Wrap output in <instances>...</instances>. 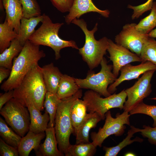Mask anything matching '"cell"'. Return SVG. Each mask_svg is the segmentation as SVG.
<instances>
[{"mask_svg":"<svg viewBox=\"0 0 156 156\" xmlns=\"http://www.w3.org/2000/svg\"><path fill=\"white\" fill-rule=\"evenodd\" d=\"M45 55L43 51L40 49V45L27 40L14 59L10 75L1 85V89L7 92L17 88L31 69Z\"/></svg>","mask_w":156,"mask_h":156,"instance_id":"cell-1","label":"cell"},{"mask_svg":"<svg viewBox=\"0 0 156 156\" xmlns=\"http://www.w3.org/2000/svg\"><path fill=\"white\" fill-rule=\"evenodd\" d=\"M14 98L25 106L31 101L40 111L44 107V101L47 91L41 71L38 64L32 67L25 76L19 85L14 90Z\"/></svg>","mask_w":156,"mask_h":156,"instance_id":"cell-2","label":"cell"},{"mask_svg":"<svg viewBox=\"0 0 156 156\" xmlns=\"http://www.w3.org/2000/svg\"><path fill=\"white\" fill-rule=\"evenodd\" d=\"M43 14L41 25L35 30L29 40L35 44L51 48L54 51L56 60L60 58V51L63 48L71 47L79 50L74 41L64 40L58 36L59 30L63 23H54L48 15L45 13Z\"/></svg>","mask_w":156,"mask_h":156,"instance_id":"cell-3","label":"cell"},{"mask_svg":"<svg viewBox=\"0 0 156 156\" xmlns=\"http://www.w3.org/2000/svg\"><path fill=\"white\" fill-rule=\"evenodd\" d=\"M71 23L79 27L85 35V44L83 47L79 49V53L92 70L100 64L106 54L109 39L104 37L98 40L95 39L94 35L98 29L97 23L92 30H89L86 23L83 19L75 18Z\"/></svg>","mask_w":156,"mask_h":156,"instance_id":"cell-4","label":"cell"},{"mask_svg":"<svg viewBox=\"0 0 156 156\" xmlns=\"http://www.w3.org/2000/svg\"><path fill=\"white\" fill-rule=\"evenodd\" d=\"M82 96V90L80 89L72 96L61 100L58 104L54 128L58 148L64 155L70 144V136L73 133L70 114L71 107L75 101Z\"/></svg>","mask_w":156,"mask_h":156,"instance_id":"cell-5","label":"cell"},{"mask_svg":"<svg viewBox=\"0 0 156 156\" xmlns=\"http://www.w3.org/2000/svg\"><path fill=\"white\" fill-rule=\"evenodd\" d=\"M101 68L100 71L95 73L92 71H89L84 79L75 78L76 81L80 89H89L94 91L105 97L112 94L108 90V86L117 79L112 72V65L108 64L104 57L100 64Z\"/></svg>","mask_w":156,"mask_h":156,"instance_id":"cell-6","label":"cell"},{"mask_svg":"<svg viewBox=\"0 0 156 156\" xmlns=\"http://www.w3.org/2000/svg\"><path fill=\"white\" fill-rule=\"evenodd\" d=\"M5 121L21 137L29 131L30 117L27 108L13 98L0 110Z\"/></svg>","mask_w":156,"mask_h":156,"instance_id":"cell-7","label":"cell"},{"mask_svg":"<svg viewBox=\"0 0 156 156\" xmlns=\"http://www.w3.org/2000/svg\"><path fill=\"white\" fill-rule=\"evenodd\" d=\"M97 92L90 90L84 93L83 100L86 102L88 113L96 112L102 118H105V115L109 109L115 108L123 109L127 97L125 90L118 94L116 93L109 96L103 98Z\"/></svg>","mask_w":156,"mask_h":156,"instance_id":"cell-8","label":"cell"},{"mask_svg":"<svg viewBox=\"0 0 156 156\" xmlns=\"http://www.w3.org/2000/svg\"><path fill=\"white\" fill-rule=\"evenodd\" d=\"M130 115L128 112L124 111L121 114L117 113L114 118L112 116L110 111H108L105 115V120L103 127H100L97 132L91 133L92 142L96 147H101L104 140L110 135H122L126 128L125 125H130Z\"/></svg>","mask_w":156,"mask_h":156,"instance_id":"cell-9","label":"cell"},{"mask_svg":"<svg viewBox=\"0 0 156 156\" xmlns=\"http://www.w3.org/2000/svg\"><path fill=\"white\" fill-rule=\"evenodd\" d=\"M155 71L151 70L145 72L132 86L125 90L127 99L124 104V111L129 112L150 95L152 91L151 82Z\"/></svg>","mask_w":156,"mask_h":156,"instance_id":"cell-10","label":"cell"},{"mask_svg":"<svg viewBox=\"0 0 156 156\" xmlns=\"http://www.w3.org/2000/svg\"><path fill=\"white\" fill-rule=\"evenodd\" d=\"M137 24L127 23L115 38L116 43L121 45L140 56L142 47L149 37L148 34H143L135 28Z\"/></svg>","mask_w":156,"mask_h":156,"instance_id":"cell-11","label":"cell"},{"mask_svg":"<svg viewBox=\"0 0 156 156\" xmlns=\"http://www.w3.org/2000/svg\"><path fill=\"white\" fill-rule=\"evenodd\" d=\"M107 51L109 54L110 60L113 63L112 72L116 77L123 66L131 62H142L140 56L110 39H108Z\"/></svg>","mask_w":156,"mask_h":156,"instance_id":"cell-12","label":"cell"},{"mask_svg":"<svg viewBox=\"0 0 156 156\" xmlns=\"http://www.w3.org/2000/svg\"><path fill=\"white\" fill-rule=\"evenodd\" d=\"M156 70V66L151 62H142L136 66L128 64L120 69V75L118 78L108 88V90L111 94L117 90L116 87L124 81L130 80L138 78L141 74L151 70Z\"/></svg>","mask_w":156,"mask_h":156,"instance_id":"cell-13","label":"cell"},{"mask_svg":"<svg viewBox=\"0 0 156 156\" xmlns=\"http://www.w3.org/2000/svg\"><path fill=\"white\" fill-rule=\"evenodd\" d=\"M91 12H97L105 18L110 14L108 10H102L97 8L92 0H74L69 14L65 16V22L69 24L75 18L79 19L83 14Z\"/></svg>","mask_w":156,"mask_h":156,"instance_id":"cell-14","label":"cell"},{"mask_svg":"<svg viewBox=\"0 0 156 156\" xmlns=\"http://www.w3.org/2000/svg\"><path fill=\"white\" fill-rule=\"evenodd\" d=\"M29 111L30 123L29 131L38 134L45 131L49 121V114L45 110L43 114L31 101H28L25 105Z\"/></svg>","mask_w":156,"mask_h":156,"instance_id":"cell-15","label":"cell"},{"mask_svg":"<svg viewBox=\"0 0 156 156\" xmlns=\"http://www.w3.org/2000/svg\"><path fill=\"white\" fill-rule=\"evenodd\" d=\"M6 13L5 20L18 34L22 16V9L19 0H1Z\"/></svg>","mask_w":156,"mask_h":156,"instance_id":"cell-16","label":"cell"},{"mask_svg":"<svg viewBox=\"0 0 156 156\" xmlns=\"http://www.w3.org/2000/svg\"><path fill=\"white\" fill-rule=\"evenodd\" d=\"M45 139L40 144L37 151L35 152L38 156H63L64 154L57 147L58 144L54 127H48L45 131Z\"/></svg>","mask_w":156,"mask_h":156,"instance_id":"cell-17","label":"cell"},{"mask_svg":"<svg viewBox=\"0 0 156 156\" xmlns=\"http://www.w3.org/2000/svg\"><path fill=\"white\" fill-rule=\"evenodd\" d=\"M102 120L101 117L96 112L88 114L75 135V144L90 142L89 134L90 129L96 127L98 123Z\"/></svg>","mask_w":156,"mask_h":156,"instance_id":"cell-18","label":"cell"},{"mask_svg":"<svg viewBox=\"0 0 156 156\" xmlns=\"http://www.w3.org/2000/svg\"><path fill=\"white\" fill-rule=\"evenodd\" d=\"M45 136L44 132L36 134L29 131L26 135L22 138L18 146L19 155L28 156L32 150L37 151L41 141Z\"/></svg>","mask_w":156,"mask_h":156,"instance_id":"cell-19","label":"cell"},{"mask_svg":"<svg viewBox=\"0 0 156 156\" xmlns=\"http://www.w3.org/2000/svg\"><path fill=\"white\" fill-rule=\"evenodd\" d=\"M41 71L47 91L56 94L63 74L53 63L41 67Z\"/></svg>","mask_w":156,"mask_h":156,"instance_id":"cell-20","label":"cell"},{"mask_svg":"<svg viewBox=\"0 0 156 156\" xmlns=\"http://www.w3.org/2000/svg\"><path fill=\"white\" fill-rule=\"evenodd\" d=\"M43 14L27 18L22 17L17 38L21 44L23 46L26 42L34 33L38 25L42 20Z\"/></svg>","mask_w":156,"mask_h":156,"instance_id":"cell-21","label":"cell"},{"mask_svg":"<svg viewBox=\"0 0 156 156\" xmlns=\"http://www.w3.org/2000/svg\"><path fill=\"white\" fill-rule=\"evenodd\" d=\"M87 107L83 100L77 99L72 105L70 111V117L75 135L88 113Z\"/></svg>","mask_w":156,"mask_h":156,"instance_id":"cell-22","label":"cell"},{"mask_svg":"<svg viewBox=\"0 0 156 156\" xmlns=\"http://www.w3.org/2000/svg\"><path fill=\"white\" fill-rule=\"evenodd\" d=\"M75 78L66 74H63L56 94L61 100L71 97L80 89Z\"/></svg>","mask_w":156,"mask_h":156,"instance_id":"cell-23","label":"cell"},{"mask_svg":"<svg viewBox=\"0 0 156 156\" xmlns=\"http://www.w3.org/2000/svg\"><path fill=\"white\" fill-rule=\"evenodd\" d=\"M22 46L17 38L13 40L10 46L0 54V66L11 69L13 65V60L21 51Z\"/></svg>","mask_w":156,"mask_h":156,"instance_id":"cell-24","label":"cell"},{"mask_svg":"<svg viewBox=\"0 0 156 156\" xmlns=\"http://www.w3.org/2000/svg\"><path fill=\"white\" fill-rule=\"evenodd\" d=\"M140 129L133 126H131V129L128 130L127 135L122 141L117 145L112 147L104 146L103 150L105 151V156H116L123 148L135 142H142L143 139L136 137L134 139L131 140L133 135L135 133L140 132Z\"/></svg>","mask_w":156,"mask_h":156,"instance_id":"cell-25","label":"cell"},{"mask_svg":"<svg viewBox=\"0 0 156 156\" xmlns=\"http://www.w3.org/2000/svg\"><path fill=\"white\" fill-rule=\"evenodd\" d=\"M61 100L56 94L48 91L46 92L43 105L49 116L48 127L54 126L56 112L58 104Z\"/></svg>","mask_w":156,"mask_h":156,"instance_id":"cell-26","label":"cell"},{"mask_svg":"<svg viewBox=\"0 0 156 156\" xmlns=\"http://www.w3.org/2000/svg\"><path fill=\"white\" fill-rule=\"evenodd\" d=\"M18 34L9 25L5 20L0 24V53L10 45L11 42L17 38Z\"/></svg>","mask_w":156,"mask_h":156,"instance_id":"cell-27","label":"cell"},{"mask_svg":"<svg viewBox=\"0 0 156 156\" xmlns=\"http://www.w3.org/2000/svg\"><path fill=\"white\" fill-rule=\"evenodd\" d=\"M96 148L92 142L70 144L65 156H92L96 151Z\"/></svg>","mask_w":156,"mask_h":156,"instance_id":"cell-28","label":"cell"},{"mask_svg":"<svg viewBox=\"0 0 156 156\" xmlns=\"http://www.w3.org/2000/svg\"><path fill=\"white\" fill-rule=\"evenodd\" d=\"M0 135L5 142L17 148L22 138L13 132L1 117H0Z\"/></svg>","mask_w":156,"mask_h":156,"instance_id":"cell-29","label":"cell"},{"mask_svg":"<svg viewBox=\"0 0 156 156\" xmlns=\"http://www.w3.org/2000/svg\"><path fill=\"white\" fill-rule=\"evenodd\" d=\"M150 14L136 24V29L140 32L148 34L156 27V2L154 1Z\"/></svg>","mask_w":156,"mask_h":156,"instance_id":"cell-30","label":"cell"},{"mask_svg":"<svg viewBox=\"0 0 156 156\" xmlns=\"http://www.w3.org/2000/svg\"><path fill=\"white\" fill-rule=\"evenodd\" d=\"M142 62L149 61L156 66V40L149 37L144 43L140 55Z\"/></svg>","mask_w":156,"mask_h":156,"instance_id":"cell-31","label":"cell"},{"mask_svg":"<svg viewBox=\"0 0 156 156\" xmlns=\"http://www.w3.org/2000/svg\"><path fill=\"white\" fill-rule=\"evenodd\" d=\"M22 9L23 17L29 18L41 15L40 7L36 0H19Z\"/></svg>","mask_w":156,"mask_h":156,"instance_id":"cell-32","label":"cell"},{"mask_svg":"<svg viewBox=\"0 0 156 156\" xmlns=\"http://www.w3.org/2000/svg\"><path fill=\"white\" fill-rule=\"evenodd\" d=\"M129 113L131 115L142 114L149 116L154 120L153 126L156 127V105H147L142 101L133 107L129 111Z\"/></svg>","mask_w":156,"mask_h":156,"instance_id":"cell-33","label":"cell"},{"mask_svg":"<svg viewBox=\"0 0 156 156\" xmlns=\"http://www.w3.org/2000/svg\"><path fill=\"white\" fill-rule=\"evenodd\" d=\"M153 2V0H148L145 3L137 6L128 5V8L133 10L131 17L132 19L138 18L144 12L151 10Z\"/></svg>","mask_w":156,"mask_h":156,"instance_id":"cell-34","label":"cell"},{"mask_svg":"<svg viewBox=\"0 0 156 156\" xmlns=\"http://www.w3.org/2000/svg\"><path fill=\"white\" fill-rule=\"evenodd\" d=\"M18 148L8 144L0 138V156H18Z\"/></svg>","mask_w":156,"mask_h":156,"instance_id":"cell-35","label":"cell"},{"mask_svg":"<svg viewBox=\"0 0 156 156\" xmlns=\"http://www.w3.org/2000/svg\"><path fill=\"white\" fill-rule=\"evenodd\" d=\"M143 129H140V132L144 138H148L151 144L156 145V127H151L144 125Z\"/></svg>","mask_w":156,"mask_h":156,"instance_id":"cell-36","label":"cell"},{"mask_svg":"<svg viewBox=\"0 0 156 156\" xmlns=\"http://www.w3.org/2000/svg\"><path fill=\"white\" fill-rule=\"evenodd\" d=\"M53 6L62 13L69 12L74 0H49Z\"/></svg>","mask_w":156,"mask_h":156,"instance_id":"cell-37","label":"cell"},{"mask_svg":"<svg viewBox=\"0 0 156 156\" xmlns=\"http://www.w3.org/2000/svg\"><path fill=\"white\" fill-rule=\"evenodd\" d=\"M14 90L8 91L3 94L0 96V110L3 105L14 97Z\"/></svg>","mask_w":156,"mask_h":156,"instance_id":"cell-38","label":"cell"},{"mask_svg":"<svg viewBox=\"0 0 156 156\" xmlns=\"http://www.w3.org/2000/svg\"><path fill=\"white\" fill-rule=\"evenodd\" d=\"M11 70L4 67L0 66V83L5 79L8 78L11 73Z\"/></svg>","mask_w":156,"mask_h":156,"instance_id":"cell-39","label":"cell"},{"mask_svg":"<svg viewBox=\"0 0 156 156\" xmlns=\"http://www.w3.org/2000/svg\"><path fill=\"white\" fill-rule=\"evenodd\" d=\"M149 37L152 38H156V28L153 29L148 34Z\"/></svg>","mask_w":156,"mask_h":156,"instance_id":"cell-40","label":"cell"},{"mask_svg":"<svg viewBox=\"0 0 156 156\" xmlns=\"http://www.w3.org/2000/svg\"><path fill=\"white\" fill-rule=\"evenodd\" d=\"M125 156H135V154L131 152H128L126 153L125 155Z\"/></svg>","mask_w":156,"mask_h":156,"instance_id":"cell-41","label":"cell"},{"mask_svg":"<svg viewBox=\"0 0 156 156\" xmlns=\"http://www.w3.org/2000/svg\"><path fill=\"white\" fill-rule=\"evenodd\" d=\"M150 99H151V100H156V97Z\"/></svg>","mask_w":156,"mask_h":156,"instance_id":"cell-42","label":"cell"}]
</instances>
